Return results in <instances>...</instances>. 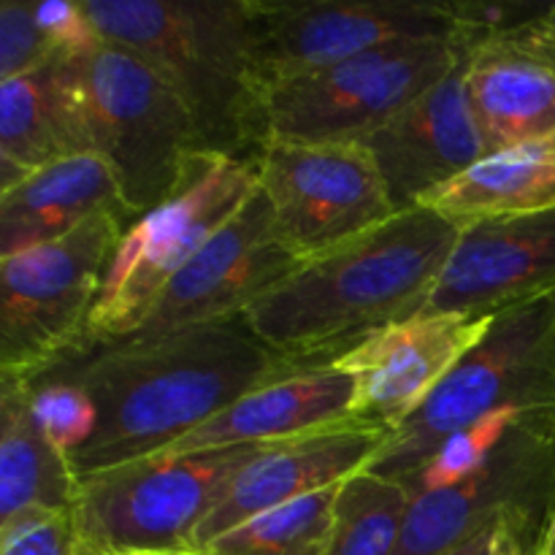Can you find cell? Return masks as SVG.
<instances>
[{
	"label": "cell",
	"instance_id": "cell-23",
	"mask_svg": "<svg viewBox=\"0 0 555 555\" xmlns=\"http://www.w3.org/2000/svg\"><path fill=\"white\" fill-rule=\"evenodd\" d=\"M79 477L30 404V379L0 377V520L30 507L70 509Z\"/></svg>",
	"mask_w": 555,
	"mask_h": 555
},
{
	"label": "cell",
	"instance_id": "cell-9",
	"mask_svg": "<svg viewBox=\"0 0 555 555\" xmlns=\"http://www.w3.org/2000/svg\"><path fill=\"white\" fill-rule=\"evenodd\" d=\"M464 41H401L266 87L260 146L271 141H363L431 90L459 63Z\"/></svg>",
	"mask_w": 555,
	"mask_h": 555
},
{
	"label": "cell",
	"instance_id": "cell-22",
	"mask_svg": "<svg viewBox=\"0 0 555 555\" xmlns=\"http://www.w3.org/2000/svg\"><path fill=\"white\" fill-rule=\"evenodd\" d=\"M423 206L455 225L529 215L555 206V133L507 146L428 195Z\"/></svg>",
	"mask_w": 555,
	"mask_h": 555
},
{
	"label": "cell",
	"instance_id": "cell-10",
	"mask_svg": "<svg viewBox=\"0 0 555 555\" xmlns=\"http://www.w3.org/2000/svg\"><path fill=\"white\" fill-rule=\"evenodd\" d=\"M255 166L276 236L301 263L396 215L377 163L356 141H271L255 152Z\"/></svg>",
	"mask_w": 555,
	"mask_h": 555
},
{
	"label": "cell",
	"instance_id": "cell-24",
	"mask_svg": "<svg viewBox=\"0 0 555 555\" xmlns=\"http://www.w3.org/2000/svg\"><path fill=\"white\" fill-rule=\"evenodd\" d=\"M412 496L399 480L363 469L336 491L325 555H396Z\"/></svg>",
	"mask_w": 555,
	"mask_h": 555
},
{
	"label": "cell",
	"instance_id": "cell-7",
	"mask_svg": "<svg viewBox=\"0 0 555 555\" xmlns=\"http://www.w3.org/2000/svg\"><path fill=\"white\" fill-rule=\"evenodd\" d=\"M276 444V442H274ZM271 444L155 453L81 477L74 502L85 555L195 551V537L238 472Z\"/></svg>",
	"mask_w": 555,
	"mask_h": 555
},
{
	"label": "cell",
	"instance_id": "cell-21",
	"mask_svg": "<svg viewBox=\"0 0 555 555\" xmlns=\"http://www.w3.org/2000/svg\"><path fill=\"white\" fill-rule=\"evenodd\" d=\"M98 215L133 222L117 173L95 152L65 157L0 195V258L52 242Z\"/></svg>",
	"mask_w": 555,
	"mask_h": 555
},
{
	"label": "cell",
	"instance_id": "cell-27",
	"mask_svg": "<svg viewBox=\"0 0 555 555\" xmlns=\"http://www.w3.org/2000/svg\"><path fill=\"white\" fill-rule=\"evenodd\" d=\"M0 555H85L74 509L30 507L0 520Z\"/></svg>",
	"mask_w": 555,
	"mask_h": 555
},
{
	"label": "cell",
	"instance_id": "cell-14",
	"mask_svg": "<svg viewBox=\"0 0 555 555\" xmlns=\"http://www.w3.org/2000/svg\"><path fill=\"white\" fill-rule=\"evenodd\" d=\"M488 325L491 318L415 314L331 358V366L356 377L352 421L393 434L486 336Z\"/></svg>",
	"mask_w": 555,
	"mask_h": 555
},
{
	"label": "cell",
	"instance_id": "cell-1",
	"mask_svg": "<svg viewBox=\"0 0 555 555\" xmlns=\"http://www.w3.org/2000/svg\"><path fill=\"white\" fill-rule=\"evenodd\" d=\"M298 369L307 366L271 350L242 318L155 341L95 347L60 369L87 390L98 412L95 434L70 455V466L81 480L160 453L249 390Z\"/></svg>",
	"mask_w": 555,
	"mask_h": 555
},
{
	"label": "cell",
	"instance_id": "cell-31",
	"mask_svg": "<svg viewBox=\"0 0 555 555\" xmlns=\"http://www.w3.org/2000/svg\"><path fill=\"white\" fill-rule=\"evenodd\" d=\"M139 555H206L201 551H166V553H139Z\"/></svg>",
	"mask_w": 555,
	"mask_h": 555
},
{
	"label": "cell",
	"instance_id": "cell-30",
	"mask_svg": "<svg viewBox=\"0 0 555 555\" xmlns=\"http://www.w3.org/2000/svg\"><path fill=\"white\" fill-rule=\"evenodd\" d=\"M504 518H509V515H504ZM504 518H496L493 524H488L486 529H480L477 534H472L464 545H459L453 553H448V555H493L496 553L499 531H502Z\"/></svg>",
	"mask_w": 555,
	"mask_h": 555
},
{
	"label": "cell",
	"instance_id": "cell-26",
	"mask_svg": "<svg viewBox=\"0 0 555 555\" xmlns=\"http://www.w3.org/2000/svg\"><path fill=\"white\" fill-rule=\"evenodd\" d=\"M30 404L47 437L74 455L90 442L98 426V412L87 390L65 372H49L30 379Z\"/></svg>",
	"mask_w": 555,
	"mask_h": 555
},
{
	"label": "cell",
	"instance_id": "cell-19",
	"mask_svg": "<svg viewBox=\"0 0 555 555\" xmlns=\"http://www.w3.org/2000/svg\"><path fill=\"white\" fill-rule=\"evenodd\" d=\"M92 150L79 57L0 81V195L33 171Z\"/></svg>",
	"mask_w": 555,
	"mask_h": 555
},
{
	"label": "cell",
	"instance_id": "cell-18",
	"mask_svg": "<svg viewBox=\"0 0 555 555\" xmlns=\"http://www.w3.org/2000/svg\"><path fill=\"white\" fill-rule=\"evenodd\" d=\"M466 43V87L488 155L555 133V27L547 9L526 25Z\"/></svg>",
	"mask_w": 555,
	"mask_h": 555
},
{
	"label": "cell",
	"instance_id": "cell-5",
	"mask_svg": "<svg viewBox=\"0 0 555 555\" xmlns=\"http://www.w3.org/2000/svg\"><path fill=\"white\" fill-rule=\"evenodd\" d=\"M128 222L98 215L0 258V377L38 379L95 350L92 312Z\"/></svg>",
	"mask_w": 555,
	"mask_h": 555
},
{
	"label": "cell",
	"instance_id": "cell-12",
	"mask_svg": "<svg viewBox=\"0 0 555 555\" xmlns=\"http://www.w3.org/2000/svg\"><path fill=\"white\" fill-rule=\"evenodd\" d=\"M504 515H555V417H526L459 482L412 499L396 555H448Z\"/></svg>",
	"mask_w": 555,
	"mask_h": 555
},
{
	"label": "cell",
	"instance_id": "cell-11",
	"mask_svg": "<svg viewBox=\"0 0 555 555\" xmlns=\"http://www.w3.org/2000/svg\"><path fill=\"white\" fill-rule=\"evenodd\" d=\"M260 90L401 41H464L455 3L253 0Z\"/></svg>",
	"mask_w": 555,
	"mask_h": 555
},
{
	"label": "cell",
	"instance_id": "cell-15",
	"mask_svg": "<svg viewBox=\"0 0 555 555\" xmlns=\"http://www.w3.org/2000/svg\"><path fill=\"white\" fill-rule=\"evenodd\" d=\"M469 43L459 63L431 90L363 141L383 177L396 211L415 209L428 195L469 171L488 155L466 87Z\"/></svg>",
	"mask_w": 555,
	"mask_h": 555
},
{
	"label": "cell",
	"instance_id": "cell-25",
	"mask_svg": "<svg viewBox=\"0 0 555 555\" xmlns=\"http://www.w3.org/2000/svg\"><path fill=\"white\" fill-rule=\"evenodd\" d=\"M339 486L260 513L204 547L206 555H325Z\"/></svg>",
	"mask_w": 555,
	"mask_h": 555
},
{
	"label": "cell",
	"instance_id": "cell-33",
	"mask_svg": "<svg viewBox=\"0 0 555 555\" xmlns=\"http://www.w3.org/2000/svg\"><path fill=\"white\" fill-rule=\"evenodd\" d=\"M547 555H555V529H553V540H551V551H547Z\"/></svg>",
	"mask_w": 555,
	"mask_h": 555
},
{
	"label": "cell",
	"instance_id": "cell-2",
	"mask_svg": "<svg viewBox=\"0 0 555 555\" xmlns=\"http://www.w3.org/2000/svg\"><path fill=\"white\" fill-rule=\"evenodd\" d=\"M461 225L428 206L396 211L374 231L298 263L258 298L244 323L298 366H318L356 341L423 312Z\"/></svg>",
	"mask_w": 555,
	"mask_h": 555
},
{
	"label": "cell",
	"instance_id": "cell-32",
	"mask_svg": "<svg viewBox=\"0 0 555 555\" xmlns=\"http://www.w3.org/2000/svg\"><path fill=\"white\" fill-rule=\"evenodd\" d=\"M547 20H551V25L555 27V3L547 5Z\"/></svg>",
	"mask_w": 555,
	"mask_h": 555
},
{
	"label": "cell",
	"instance_id": "cell-20",
	"mask_svg": "<svg viewBox=\"0 0 555 555\" xmlns=\"http://www.w3.org/2000/svg\"><path fill=\"white\" fill-rule=\"evenodd\" d=\"M356 377L331 363L298 369L249 390L228 410L160 453L184 455L236 444H274L352 421Z\"/></svg>",
	"mask_w": 555,
	"mask_h": 555
},
{
	"label": "cell",
	"instance_id": "cell-13",
	"mask_svg": "<svg viewBox=\"0 0 555 555\" xmlns=\"http://www.w3.org/2000/svg\"><path fill=\"white\" fill-rule=\"evenodd\" d=\"M298 263L301 260L276 236L269 198L255 190L247 204L168 282L139 331L122 341H155L198 325L242 318Z\"/></svg>",
	"mask_w": 555,
	"mask_h": 555
},
{
	"label": "cell",
	"instance_id": "cell-29",
	"mask_svg": "<svg viewBox=\"0 0 555 555\" xmlns=\"http://www.w3.org/2000/svg\"><path fill=\"white\" fill-rule=\"evenodd\" d=\"M36 16L60 54L85 57L103 41L92 22L87 20L85 5L74 0H38Z\"/></svg>",
	"mask_w": 555,
	"mask_h": 555
},
{
	"label": "cell",
	"instance_id": "cell-8",
	"mask_svg": "<svg viewBox=\"0 0 555 555\" xmlns=\"http://www.w3.org/2000/svg\"><path fill=\"white\" fill-rule=\"evenodd\" d=\"M92 150L112 166L133 220L168 198L204 150L193 112L160 70L119 43L79 57Z\"/></svg>",
	"mask_w": 555,
	"mask_h": 555
},
{
	"label": "cell",
	"instance_id": "cell-6",
	"mask_svg": "<svg viewBox=\"0 0 555 555\" xmlns=\"http://www.w3.org/2000/svg\"><path fill=\"white\" fill-rule=\"evenodd\" d=\"M258 190L253 157L198 152L182 182L119 236L92 312V345H114L139 331L168 282Z\"/></svg>",
	"mask_w": 555,
	"mask_h": 555
},
{
	"label": "cell",
	"instance_id": "cell-16",
	"mask_svg": "<svg viewBox=\"0 0 555 555\" xmlns=\"http://www.w3.org/2000/svg\"><path fill=\"white\" fill-rule=\"evenodd\" d=\"M555 291V206L461 228L421 314L493 318Z\"/></svg>",
	"mask_w": 555,
	"mask_h": 555
},
{
	"label": "cell",
	"instance_id": "cell-17",
	"mask_svg": "<svg viewBox=\"0 0 555 555\" xmlns=\"http://www.w3.org/2000/svg\"><path fill=\"white\" fill-rule=\"evenodd\" d=\"M388 439V428L347 421L271 444L238 472L222 502L201 526L195 551H204L217 537L247 524L255 515L341 486L352 475L369 469Z\"/></svg>",
	"mask_w": 555,
	"mask_h": 555
},
{
	"label": "cell",
	"instance_id": "cell-4",
	"mask_svg": "<svg viewBox=\"0 0 555 555\" xmlns=\"http://www.w3.org/2000/svg\"><path fill=\"white\" fill-rule=\"evenodd\" d=\"M504 412L555 417V291L493 314L486 336L390 434L369 472L404 480L455 434Z\"/></svg>",
	"mask_w": 555,
	"mask_h": 555
},
{
	"label": "cell",
	"instance_id": "cell-28",
	"mask_svg": "<svg viewBox=\"0 0 555 555\" xmlns=\"http://www.w3.org/2000/svg\"><path fill=\"white\" fill-rule=\"evenodd\" d=\"M57 47L36 16V3H0V81L30 74L57 57Z\"/></svg>",
	"mask_w": 555,
	"mask_h": 555
},
{
	"label": "cell",
	"instance_id": "cell-3",
	"mask_svg": "<svg viewBox=\"0 0 555 555\" xmlns=\"http://www.w3.org/2000/svg\"><path fill=\"white\" fill-rule=\"evenodd\" d=\"M103 41L130 49L182 95L206 152L260 150L253 0H81Z\"/></svg>",
	"mask_w": 555,
	"mask_h": 555
}]
</instances>
